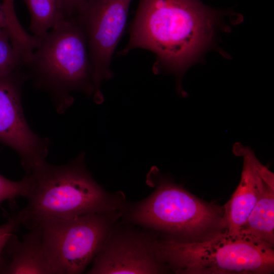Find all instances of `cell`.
Segmentation results:
<instances>
[{"label":"cell","instance_id":"obj_1","mask_svg":"<svg viewBox=\"0 0 274 274\" xmlns=\"http://www.w3.org/2000/svg\"><path fill=\"white\" fill-rule=\"evenodd\" d=\"M220 16L199 0H140L129 41L119 55L139 48L152 52L154 72L174 74L183 95L182 77L212 45Z\"/></svg>","mask_w":274,"mask_h":274},{"label":"cell","instance_id":"obj_2","mask_svg":"<svg viewBox=\"0 0 274 274\" xmlns=\"http://www.w3.org/2000/svg\"><path fill=\"white\" fill-rule=\"evenodd\" d=\"M84 159L82 153L63 165L45 161L26 173L27 203L16 215L20 224L29 229L45 219L119 210L122 195L105 191L87 170Z\"/></svg>","mask_w":274,"mask_h":274},{"label":"cell","instance_id":"obj_3","mask_svg":"<svg viewBox=\"0 0 274 274\" xmlns=\"http://www.w3.org/2000/svg\"><path fill=\"white\" fill-rule=\"evenodd\" d=\"M23 69L34 86L47 91L58 111L71 106L73 91L94 96L93 71L85 35L74 18L39 37Z\"/></svg>","mask_w":274,"mask_h":274},{"label":"cell","instance_id":"obj_4","mask_svg":"<svg viewBox=\"0 0 274 274\" xmlns=\"http://www.w3.org/2000/svg\"><path fill=\"white\" fill-rule=\"evenodd\" d=\"M156 260L182 274H269L274 270L273 248L226 232L202 242L155 239Z\"/></svg>","mask_w":274,"mask_h":274},{"label":"cell","instance_id":"obj_5","mask_svg":"<svg viewBox=\"0 0 274 274\" xmlns=\"http://www.w3.org/2000/svg\"><path fill=\"white\" fill-rule=\"evenodd\" d=\"M118 211L92 213L68 219H47L37 223L52 273H82L101 249Z\"/></svg>","mask_w":274,"mask_h":274},{"label":"cell","instance_id":"obj_6","mask_svg":"<svg viewBox=\"0 0 274 274\" xmlns=\"http://www.w3.org/2000/svg\"><path fill=\"white\" fill-rule=\"evenodd\" d=\"M156 183L154 192L131 210L130 219L135 223L183 235L198 233L220 224L222 215L215 206L169 181L161 179Z\"/></svg>","mask_w":274,"mask_h":274},{"label":"cell","instance_id":"obj_7","mask_svg":"<svg viewBox=\"0 0 274 274\" xmlns=\"http://www.w3.org/2000/svg\"><path fill=\"white\" fill-rule=\"evenodd\" d=\"M131 0H88L73 18L86 38L93 71L94 101L104 100L100 86L112 78L111 60L123 33Z\"/></svg>","mask_w":274,"mask_h":274},{"label":"cell","instance_id":"obj_8","mask_svg":"<svg viewBox=\"0 0 274 274\" xmlns=\"http://www.w3.org/2000/svg\"><path fill=\"white\" fill-rule=\"evenodd\" d=\"M26 79L24 70L0 77V141L18 154L28 173L45 161L48 141L37 135L25 119L21 91Z\"/></svg>","mask_w":274,"mask_h":274},{"label":"cell","instance_id":"obj_9","mask_svg":"<svg viewBox=\"0 0 274 274\" xmlns=\"http://www.w3.org/2000/svg\"><path fill=\"white\" fill-rule=\"evenodd\" d=\"M154 238L132 231L111 229L88 271L91 274H155L166 268L156 259Z\"/></svg>","mask_w":274,"mask_h":274},{"label":"cell","instance_id":"obj_10","mask_svg":"<svg viewBox=\"0 0 274 274\" xmlns=\"http://www.w3.org/2000/svg\"><path fill=\"white\" fill-rule=\"evenodd\" d=\"M232 151L243 158V170L238 186L224 205L220 224L225 232L236 235L267 185L274 184V175L249 147L236 143Z\"/></svg>","mask_w":274,"mask_h":274},{"label":"cell","instance_id":"obj_11","mask_svg":"<svg viewBox=\"0 0 274 274\" xmlns=\"http://www.w3.org/2000/svg\"><path fill=\"white\" fill-rule=\"evenodd\" d=\"M22 241L13 234L8 245L10 261L1 272L5 273L53 274L43 245L41 229L36 225L29 229Z\"/></svg>","mask_w":274,"mask_h":274},{"label":"cell","instance_id":"obj_12","mask_svg":"<svg viewBox=\"0 0 274 274\" xmlns=\"http://www.w3.org/2000/svg\"><path fill=\"white\" fill-rule=\"evenodd\" d=\"M236 235L274 247V184H269Z\"/></svg>","mask_w":274,"mask_h":274},{"label":"cell","instance_id":"obj_13","mask_svg":"<svg viewBox=\"0 0 274 274\" xmlns=\"http://www.w3.org/2000/svg\"><path fill=\"white\" fill-rule=\"evenodd\" d=\"M30 15L29 29L40 37L65 19L61 0H23Z\"/></svg>","mask_w":274,"mask_h":274},{"label":"cell","instance_id":"obj_14","mask_svg":"<svg viewBox=\"0 0 274 274\" xmlns=\"http://www.w3.org/2000/svg\"><path fill=\"white\" fill-rule=\"evenodd\" d=\"M23 65V57L13 47L7 32L0 30V77L21 71Z\"/></svg>","mask_w":274,"mask_h":274},{"label":"cell","instance_id":"obj_15","mask_svg":"<svg viewBox=\"0 0 274 274\" xmlns=\"http://www.w3.org/2000/svg\"><path fill=\"white\" fill-rule=\"evenodd\" d=\"M15 0H3L1 4L3 14L5 28L10 37L14 40L22 39L26 31L20 24L14 9Z\"/></svg>","mask_w":274,"mask_h":274},{"label":"cell","instance_id":"obj_16","mask_svg":"<svg viewBox=\"0 0 274 274\" xmlns=\"http://www.w3.org/2000/svg\"><path fill=\"white\" fill-rule=\"evenodd\" d=\"M28 181L25 176L19 181L10 180L0 175V204L6 200H11L18 196L24 197L27 194Z\"/></svg>","mask_w":274,"mask_h":274},{"label":"cell","instance_id":"obj_17","mask_svg":"<svg viewBox=\"0 0 274 274\" xmlns=\"http://www.w3.org/2000/svg\"><path fill=\"white\" fill-rule=\"evenodd\" d=\"M20 225L19 219L16 215L7 223L0 225V268L2 266L3 251Z\"/></svg>","mask_w":274,"mask_h":274},{"label":"cell","instance_id":"obj_18","mask_svg":"<svg viewBox=\"0 0 274 274\" xmlns=\"http://www.w3.org/2000/svg\"><path fill=\"white\" fill-rule=\"evenodd\" d=\"M88 0H61L62 13L65 19L73 17L79 8Z\"/></svg>","mask_w":274,"mask_h":274},{"label":"cell","instance_id":"obj_19","mask_svg":"<svg viewBox=\"0 0 274 274\" xmlns=\"http://www.w3.org/2000/svg\"><path fill=\"white\" fill-rule=\"evenodd\" d=\"M3 29H5V24L2 7L0 4V30Z\"/></svg>","mask_w":274,"mask_h":274}]
</instances>
